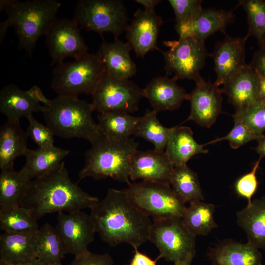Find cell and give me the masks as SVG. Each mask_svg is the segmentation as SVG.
I'll return each instance as SVG.
<instances>
[{"label": "cell", "instance_id": "1", "mask_svg": "<svg viewBox=\"0 0 265 265\" xmlns=\"http://www.w3.org/2000/svg\"><path fill=\"white\" fill-rule=\"evenodd\" d=\"M89 209L95 232L110 246L127 243L134 249L149 240L153 221L124 190L109 188Z\"/></svg>", "mask_w": 265, "mask_h": 265}, {"label": "cell", "instance_id": "2", "mask_svg": "<svg viewBox=\"0 0 265 265\" xmlns=\"http://www.w3.org/2000/svg\"><path fill=\"white\" fill-rule=\"evenodd\" d=\"M99 201L72 181L63 161L50 173L30 181L21 206L37 221L48 213L90 208Z\"/></svg>", "mask_w": 265, "mask_h": 265}, {"label": "cell", "instance_id": "3", "mask_svg": "<svg viewBox=\"0 0 265 265\" xmlns=\"http://www.w3.org/2000/svg\"><path fill=\"white\" fill-rule=\"evenodd\" d=\"M61 5L56 0H1L0 11L7 13V18L0 24V43L12 26L18 36L19 48L31 56L39 38L46 35L57 20Z\"/></svg>", "mask_w": 265, "mask_h": 265}, {"label": "cell", "instance_id": "4", "mask_svg": "<svg viewBox=\"0 0 265 265\" xmlns=\"http://www.w3.org/2000/svg\"><path fill=\"white\" fill-rule=\"evenodd\" d=\"M93 111L92 103L85 100L58 95L48 105L43 106L42 112L54 135L82 138L93 144L104 137L93 119Z\"/></svg>", "mask_w": 265, "mask_h": 265}, {"label": "cell", "instance_id": "5", "mask_svg": "<svg viewBox=\"0 0 265 265\" xmlns=\"http://www.w3.org/2000/svg\"><path fill=\"white\" fill-rule=\"evenodd\" d=\"M138 146V143L133 138L112 139L104 136L85 152L79 180L110 178L129 185L132 162Z\"/></svg>", "mask_w": 265, "mask_h": 265}, {"label": "cell", "instance_id": "6", "mask_svg": "<svg viewBox=\"0 0 265 265\" xmlns=\"http://www.w3.org/2000/svg\"><path fill=\"white\" fill-rule=\"evenodd\" d=\"M106 73L98 53H88L73 62H62L53 70L51 87L58 95H92Z\"/></svg>", "mask_w": 265, "mask_h": 265}, {"label": "cell", "instance_id": "7", "mask_svg": "<svg viewBox=\"0 0 265 265\" xmlns=\"http://www.w3.org/2000/svg\"><path fill=\"white\" fill-rule=\"evenodd\" d=\"M72 19L80 28L100 35L110 32L115 40L125 31L129 24L126 8L119 0H79Z\"/></svg>", "mask_w": 265, "mask_h": 265}, {"label": "cell", "instance_id": "8", "mask_svg": "<svg viewBox=\"0 0 265 265\" xmlns=\"http://www.w3.org/2000/svg\"><path fill=\"white\" fill-rule=\"evenodd\" d=\"M124 190L153 219L172 216L182 218L186 208L170 184L142 181L131 183Z\"/></svg>", "mask_w": 265, "mask_h": 265}, {"label": "cell", "instance_id": "9", "mask_svg": "<svg viewBox=\"0 0 265 265\" xmlns=\"http://www.w3.org/2000/svg\"><path fill=\"white\" fill-rule=\"evenodd\" d=\"M196 237L185 227L181 217L153 219L149 240L158 248V258L174 263L196 253Z\"/></svg>", "mask_w": 265, "mask_h": 265}, {"label": "cell", "instance_id": "10", "mask_svg": "<svg viewBox=\"0 0 265 265\" xmlns=\"http://www.w3.org/2000/svg\"><path fill=\"white\" fill-rule=\"evenodd\" d=\"M168 47L162 53L167 74L172 73L173 78L192 80L197 82L202 78L200 71L204 67L208 56L205 42L193 37L179 38L178 40L163 42Z\"/></svg>", "mask_w": 265, "mask_h": 265}, {"label": "cell", "instance_id": "11", "mask_svg": "<svg viewBox=\"0 0 265 265\" xmlns=\"http://www.w3.org/2000/svg\"><path fill=\"white\" fill-rule=\"evenodd\" d=\"M91 95L94 110L99 113H134L143 97V89L133 81L114 78L106 72Z\"/></svg>", "mask_w": 265, "mask_h": 265}, {"label": "cell", "instance_id": "12", "mask_svg": "<svg viewBox=\"0 0 265 265\" xmlns=\"http://www.w3.org/2000/svg\"><path fill=\"white\" fill-rule=\"evenodd\" d=\"M80 29L72 18L57 19L53 23L46 35L52 65L63 62L68 57L79 58L88 53L89 48Z\"/></svg>", "mask_w": 265, "mask_h": 265}, {"label": "cell", "instance_id": "13", "mask_svg": "<svg viewBox=\"0 0 265 265\" xmlns=\"http://www.w3.org/2000/svg\"><path fill=\"white\" fill-rule=\"evenodd\" d=\"M55 228L66 254L78 257L89 251L96 233L90 215L81 211L58 212Z\"/></svg>", "mask_w": 265, "mask_h": 265}, {"label": "cell", "instance_id": "14", "mask_svg": "<svg viewBox=\"0 0 265 265\" xmlns=\"http://www.w3.org/2000/svg\"><path fill=\"white\" fill-rule=\"evenodd\" d=\"M226 35L221 41L216 43L214 51L209 53L214 61V71L216 86L223 85L240 72L247 64L245 61V43L249 37Z\"/></svg>", "mask_w": 265, "mask_h": 265}, {"label": "cell", "instance_id": "15", "mask_svg": "<svg viewBox=\"0 0 265 265\" xmlns=\"http://www.w3.org/2000/svg\"><path fill=\"white\" fill-rule=\"evenodd\" d=\"M162 19L154 11L138 9L134 18L125 30L127 43L137 57L143 58L146 53L157 46L159 28Z\"/></svg>", "mask_w": 265, "mask_h": 265}, {"label": "cell", "instance_id": "16", "mask_svg": "<svg viewBox=\"0 0 265 265\" xmlns=\"http://www.w3.org/2000/svg\"><path fill=\"white\" fill-rule=\"evenodd\" d=\"M195 83L194 89L189 94L190 111L186 120L210 128L222 112L223 92L214 83L202 78Z\"/></svg>", "mask_w": 265, "mask_h": 265}, {"label": "cell", "instance_id": "17", "mask_svg": "<svg viewBox=\"0 0 265 265\" xmlns=\"http://www.w3.org/2000/svg\"><path fill=\"white\" fill-rule=\"evenodd\" d=\"M236 8L231 10L203 8L193 19L176 23L175 30L179 38L193 37L203 42L218 31L226 34L227 26L235 21L234 11Z\"/></svg>", "mask_w": 265, "mask_h": 265}, {"label": "cell", "instance_id": "18", "mask_svg": "<svg viewBox=\"0 0 265 265\" xmlns=\"http://www.w3.org/2000/svg\"><path fill=\"white\" fill-rule=\"evenodd\" d=\"M174 168L165 152L137 150L132 160L130 179L170 184Z\"/></svg>", "mask_w": 265, "mask_h": 265}, {"label": "cell", "instance_id": "19", "mask_svg": "<svg viewBox=\"0 0 265 265\" xmlns=\"http://www.w3.org/2000/svg\"><path fill=\"white\" fill-rule=\"evenodd\" d=\"M221 89L227 96L228 102L234 106L235 112L260 103L258 76L249 64L224 84Z\"/></svg>", "mask_w": 265, "mask_h": 265}, {"label": "cell", "instance_id": "20", "mask_svg": "<svg viewBox=\"0 0 265 265\" xmlns=\"http://www.w3.org/2000/svg\"><path fill=\"white\" fill-rule=\"evenodd\" d=\"M173 78L159 76L153 78L143 89V97L148 100L153 111L158 113L174 110L184 101L188 100L189 94Z\"/></svg>", "mask_w": 265, "mask_h": 265}, {"label": "cell", "instance_id": "21", "mask_svg": "<svg viewBox=\"0 0 265 265\" xmlns=\"http://www.w3.org/2000/svg\"><path fill=\"white\" fill-rule=\"evenodd\" d=\"M259 249L248 242L227 239L211 248L208 256L212 265H262Z\"/></svg>", "mask_w": 265, "mask_h": 265}, {"label": "cell", "instance_id": "22", "mask_svg": "<svg viewBox=\"0 0 265 265\" xmlns=\"http://www.w3.org/2000/svg\"><path fill=\"white\" fill-rule=\"evenodd\" d=\"M132 48L118 39L113 42L103 41L98 54L109 76L119 80H129L136 73V66L132 59Z\"/></svg>", "mask_w": 265, "mask_h": 265}, {"label": "cell", "instance_id": "23", "mask_svg": "<svg viewBox=\"0 0 265 265\" xmlns=\"http://www.w3.org/2000/svg\"><path fill=\"white\" fill-rule=\"evenodd\" d=\"M37 258V232L0 235V261L8 265H16Z\"/></svg>", "mask_w": 265, "mask_h": 265}, {"label": "cell", "instance_id": "24", "mask_svg": "<svg viewBox=\"0 0 265 265\" xmlns=\"http://www.w3.org/2000/svg\"><path fill=\"white\" fill-rule=\"evenodd\" d=\"M69 153V150L54 145L28 149L25 163L20 172L28 181L42 177L57 169Z\"/></svg>", "mask_w": 265, "mask_h": 265}, {"label": "cell", "instance_id": "25", "mask_svg": "<svg viewBox=\"0 0 265 265\" xmlns=\"http://www.w3.org/2000/svg\"><path fill=\"white\" fill-rule=\"evenodd\" d=\"M43 106L35 101L26 90L15 84H9L0 91V111L7 120L20 122L22 117L27 118L33 113L42 112Z\"/></svg>", "mask_w": 265, "mask_h": 265}, {"label": "cell", "instance_id": "26", "mask_svg": "<svg viewBox=\"0 0 265 265\" xmlns=\"http://www.w3.org/2000/svg\"><path fill=\"white\" fill-rule=\"evenodd\" d=\"M204 146L195 141L189 127L176 126L173 128L164 152L175 167L186 165L196 155L208 153Z\"/></svg>", "mask_w": 265, "mask_h": 265}, {"label": "cell", "instance_id": "27", "mask_svg": "<svg viewBox=\"0 0 265 265\" xmlns=\"http://www.w3.org/2000/svg\"><path fill=\"white\" fill-rule=\"evenodd\" d=\"M28 137L20 122L7 120L0 128V168H14L15 159L25 156Z\"/></svg>", "mask_w": 265, "mask_h": 265}, {"label": "cell", "instance_id": "28", "mask_svg": "<svg viewBox=\"0 0 265 265\" xmlns=\"http://www.w3.org/2000/svg\"><path fill=\"white\" fill-rule=\"evenodd\" d=\"M237 222L245 233L247 242L265 249V196L252 201L238 211Z\"/></svg>", "mask_w": 265, "mask_h": 265}, {"label": "cell", "instance_id": "29", "mask_svg": "<svg viewBox=\"0 0 265 265\" xmlns=\"http://www.w3.org/2000/svg\"><path fill=\"white\" fill-rule=\"evenodd\" d=\"M30 181L14 168L1 170L0 212L21 206Z\"/></svg>", "mask_w": 265, "mask_h": 265}, {"label": "cell", "instance_id": "30", "mask_svg": "<svg viewBox=\"0 0 265 265\" xmlns=\"http://www.w3.org/2000/svg\"><path fill=\"white\" fill-rule=\"evenodd\" d=\"M97 118V124L104 136L112 139H123L133 135L141 116L113 111L99 113Z\"/></svg>", "mask_w": 265, "mask_h": 265}, {"label": "cell", "instance_id": "31", "mask_svg": "<svg viewBox=\"0 0 265 265\" xmlns=\"http://www.w3.org/2000/svg\"><path fill=\"white\" fill-rule=\"evenodd\" d=\"M215 206L198 201L189 204L182 217L188 231L195 237L207 236L217 225L214 220Z\"/></svg>", "mask_w": 265, "mask_h": 265}, {"label": "cell", "instance_id": "32", "mask_svg": "<svg viewBox=\"0 0 265 265\" xmlns=\"http://www.w3.org/2000/svg\"><path fill=\"white\" fill-rule=\"evenodd\" d=\"M170 185L185 204L202 201L204 199L197 174L187 165L174 168Z\"/></svg>", "mask_w": 265, "mask_h": 265}, {"label": "cell", "instance_id": "33", "mask_svg": "<svg viewBox=\"0 0 265 265\" xmlns=\"http://www.w3.org/2000/svg\"><path fill=\"white\" fill-rule=\"evenodd\" d=\"M38 259L48 265L60 264L66 253L55 227L46 223L37 232Z\"/></svg>", "mask_w": 265, "mask_h": 265}, {"label": "cell", "instance_id": "34", "mask_svg": "<svg viewBox=\"0 0 265 265\" xmlns=\"http://www.w3.org/2000/svg\"><path fill=\"white\" fill-rule=\"evenodd\" d=\"M157 113L147 110L141 116L133 135L143 138L151 142L154 150L164 152L173 128L163 126L158 120Z\"/></svg>", "mask_w": 265, "mask_h": 265}, {"label": "cell", "instance_id": "35", "mask_svg": "<svg viewBox=\"0 0 265 265\" xmlns=\"http://www.w3.org/2000/svg\"><path fill=\"white\" fill-rule=\"evenodd\" d=\"M39 228L37 220L22 206L0 212V228L4 233H35Z\"/></svg>", "mask_w": 265, "mask_h": 265}, {"label": "cell", "instance_id": "36", "mask_svg": "<svg viewBox=\"0 0 265 265\" xmlns=\"http://www.w3.org/2000/svg\"><path fill=\"white\" fill-rule=\"evenodd\" d=\"M246 12L248 34L256 38L259 47L265 46V0H240Z\"/></svg>", "mask_w": 265, "mask_h": 265}, {"label": "cell", "instance_id": "37", "mask_svg": "<svg viewBox=\"0 0 265 265\" xmlns=\"http://www.w3.org/2000/svg\"><path fill=\"white\" fill-rule=\"evenodd\" d=\"M234 120L244 124L254 133L261 138L265 131V104L259 103L243 110L235 112Z\"/></svg>", "mask_w": 265, "mask_h": 265}, {"label": "cell", "instance_id": "38", "mask_svg": "<svg viewBox=\"0 0 265 265\" xmlns=\"http://www.w3.org/2000/svg\"><path fill=\"white\" fill-rule=\"evenodd\" d=\"M235 124L231 131L224 136L217 138L210 141L205 146L222 140H228L230 147L234 149H238L245 143L253 140H259L260 138L254 133L244 124L239 121H234Z\"/></svg>", "mask_w": 265, "mask_h": 265}, {"label": "cell", "instance_id": "39", "mask_svg": "<svg viewBox=\"0 0 265 265\" xmlns=\"http://www.w3.org/2000/svg\"><path fill=\"white\" fill-rule=\"evenodd\" d=\"M27 119L28 126L26 132L28 137L32 139L39 147L54 145V135L47 126L39 122L33 115Z\"/></svg>", "mask_w": 265, "mask_h": 265}, {"label": "cell", "instance_id": "40", "mask_svg": "<svg viewBox=\"0 0 265 265\" xmlns=\"http://www.w3.org/2000/svg\"><path fill=\"white\" fill-rule=\"evenodd\" d=\"M168 2L174 11L176 23L193 19L203 9L201 0H168Z\"/></svg>", "mask_w": 265, "mask_h": 265}, {"label": "cell", "instance_id": "41", "mask_svg": "<svg viewBox=\"0 0 265 265\" xmlns=\"http://www.w3.org/2000/svg\"><path fill=\"white\" fill-rule=\"evenodd\" d=\"M260 157L255 163L252 170L241 177L236 182L235 190L238 194L248 200V204L252 202V198L256 192L258 183L256 177V172L259 168L261 159Z\"/></svg>", "mask_w": 265, "mask_h": 265}, {"label": "cell", "instance_id": "42", "mask_svg": "<svg viewBox=\"0 0 265 265\" xmlns=\"http://www.w3.org/2000/svg\"><path fill=\"white\" fill-rule=\"evenodd\" d=\"M113 261L108 254H95L89 251L81 256L75 257L70 265H113Z\"/></svg>", "mask_w": 265, "mask_h": 265}, {"label": "cell", "instance_id": "43", "mask_svg": "<svg viewBox=\"0 0 265 265\" xmlns=\"http://www.w3.org/2000/svg\"><path fill=\"white\" fill-rule=\"evenodd\" d=\"M257 73L265 77V46L260 47L254 53L249 64Z\"/></svg>", "mask_w": 265, "mask_h": 265}, {"label": "cell", "instance_id": "44", "mask_svg": "<svg viewBox=\"0 0 265 265\" xmlns=\"http://www.w3.org/2000/svg\"><path fill=\"white\" fill-rule=\"evenodd\" d=\"M134 255L128 265H157V261L159 258L153 260L147 255L140 252L137 248H134Z\"/></svg>", "mask_w": 265, "mask_h": 265}, {"label": "cell", "instance_id": "45", "mask_svg": "<svg viewBox=\"0 0 265 265\" xmlns=\"http://www.w3.org/2000/svg\"><path fill=\"white\" fill-rule=\"evenodd\" d=\"M26 91L32 99L40 104H43V106L48 105L51 101V100L45 96L41 89L37 85L32 86Z\"/></svg>", "mask_w": 265, "mask_h": 265}, {"label": "cell", "instance_id": "46", "mask_svg": "<svg viewBox=\"0 0 265 265\" xmlns=\"http://www.w3.org/2000/svg\"><path fill=\"white\" fill-rule=\"evenodd\" d=\"M135 1L144 7L145 10L149 11L155 10V7L161 1L159 0H136Z\"/></svg>", "mask_w": 265, "mask_h": 265}, {"label": "cell", "instance_id": "47", "mask_svg": "<svg viewBox=\"0 0 265 265\" xmlns=\"http://www.w3.org/2000/svg\"><path fill=\"white\" fill-rule=\"evenodd\" d=\"M257 74L258 76L259 82L260 101L261 103L265 104V77L259 73H257Z\"/></svg>", "mask_w": 265, "mask_h": 265}, {"label": "cell", "instance_id": "48", "mask_svg": "<svg viewBox=\"0 0 265 265\" xmlns=\"http://www.w3.org/2000/svg\"><path fill=\"white\" fill-rule=\"evenodd\" d=\"M258 141V145L256 148L257 152L260 157H265V135H264Z\"/></svg>", "mask_w": 265, "mask_h": 265}, {"label": "cell", "instance_id": "49", "mask_svg": "<svg viewBox=\"0 0 265 265\" xmlns=\"http://www.w3.org/2000/svg\"><path fill=\"white\" fill-rule=\"evenodd\" d=\"M194 256L195 254H190L184 259L174 263V265H191Z\"/></svg>", "mask_w": 265, "mask_h": 265}, {"label": "cell", "instance_id": "50", "mask_svg": "<svg viewBox=\"0 0 265 265\" xmlns=\"http://www.w3.org/2000/svg\"><path fill=\"white\" fill-rule=\"evenodd\" d=\"M16 265H48L45 263H44L43 262H41L38 259L32 261L30 262H28L27 263H23V264H20Z\"/></svg>", "mask_w": 265, "mask_h": 265}, {"label": "cell", "instance_id": "51", "mask_svg": "<svg viewBox=\"0 0 265 265\" xmlns=\"http://www.w3.org/2000/svg\"><path fill=\"white\" fill-rule=\"evenodd\" d=\"M0 265H8V264H7L6 263L2 262V261H0Z\"/></svg>", "mask_w": 265, "mask_h": 265}, {"label": "cell", "instance_id": "52", "mask_svg": "<svg viewBox=\"0 0 265 265\" xmlns=\"http://www.w3.org/2000/svg\"><path fill=\"white\" fill-rule=\"evenodd\" d=\"M54 265H62L61 264V263H60V264H55Z\"/></svg>", "mask_w": 265, "mask_h": 265}]
</instances>
